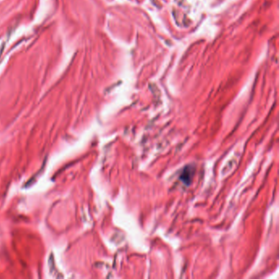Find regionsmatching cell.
I'll use <instances>...</instances> for the list:
<instances>
[{"label":"cell","mask_w":279,"mask_h":279,"mask_svg":"<svg viewBox=\"0 0 279 279\" xmlns=\"http://www.w3.org/2000/svg\"><path fill=\"white\" fill-rule=\"evenodd\" d=\"M192 174H193V172H192L191 168H190V167H187V168L183 170L182 175H181V179L183 180V182H184L185 183L188 184L189 183L191 182Z\"/></svg>","instance_id":"cell-1"}]
</instances>
